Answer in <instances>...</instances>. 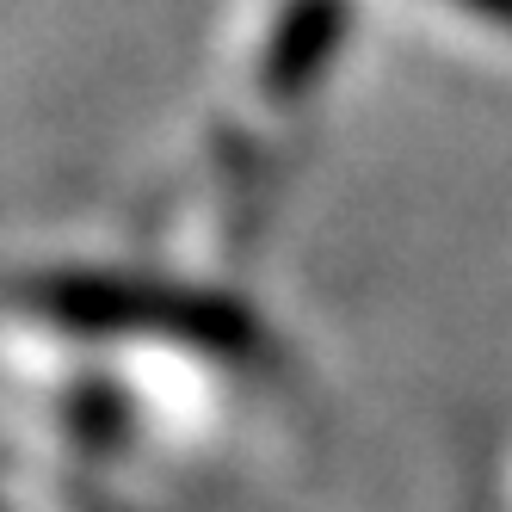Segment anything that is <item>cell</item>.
Listing matches in <instances>:
<instances>
[{
	"label": "cell",
	"instance_id": "1",
	"mask_svg": "<svg viewBox=\"0 0 512 512\" xmlns=\"http://www.w3.org/2000/svg\"><path fill=\"white\" fill-rule=\"evenodd\" d=\"M463 7H475V13H488V19L512 25V0H463Z\"/></svg>",
	"mask_w": 512,
	"mask_h": 512
}]
</instances>
